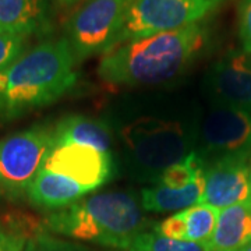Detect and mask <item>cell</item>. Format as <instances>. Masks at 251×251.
I'll list each match as a JSON object with an SVG mask.
<instances>
[{
	"instance_id": "cell-14",
	"label": "cell",
	"mask_w": 251,
	"mask_h": 251,
	"mask_svg": "<svg viewBox=\"0 0 251 251\" xmlns=\"http://www.w3.org/2000/svg\"><path fill=\"white\" fill-rule=\"evenodd\" d=\"M49 27L48 0H0V34L29 36Z\"/></svg>"
},
{
	"instance_id": "cell-15",
	"label": "cell",
	"mask_w": 251,
	"mask_h": 251,
	"mask_svg": "<svg viewBox=\"0 0 251 251\" xmlns=\"http://www.w3.org/2000/svg\"><path fill=\"white\" fill-rule=\"evenodd\" d=\"M251 243V200L221 209L211 251H240Z\"/></svg>"
},
{
	"instance_id": "cell-9",
	"label": "cell",
	"mask_w": 251,
	"mask_h": 251,
	"mask_svg": "<svg viewBox=\"0 0 251 251\" xmlns=\"http://www.w3.org/2000/svg\"><path fill=\"white\" fill-rule=\"evenodd\" d=\"M251 155H226L205 166V187L200 204L218 208L219 211L251 200Z\"/></svg>"
},
{
	"instance_id": "cell-12",
	"label": "cell",
	"mask_w": 251,
	"mask_h": 251,
	"mask_svg": "<svg viewBox=\"0 0 251 251\" xmlns=\"http://www.w3.org/2000/svg\"><path fill=\"white\" fill-rule=\"evenodd\" d=\"M219 212L215 206L196 204L163 219L153 230L173 240L209 243L215 232Z\"/></svg>"
},
{
	"instance_id": "cell-11",
	"label": "cell",
	"mask_w": 251,
	"mask_h": 251,
	"mask_svg": "<svg viewBox=\"0 0 251 251\" xmlns=\"http://www.w3.org/2000/svg\"><path fill=\"white\" fill-rule=\"evenodd\" d=\"M206 84L215 103L251 112V56L243 49L214 63Z\"/></svg>"
},
{
	"instance_id": "cell-28",
	"label": "cell",
	"mask_w": 251,
	"mask_h": 251,
	"mask_svg": "<svg viewBox=\"0 0 251 251\" xmlns=\"http://www.w3.org/2000/svg\"><path fill=\"white\" fill-rule=\"evenodd\" d=\"M250 56H251V54H250Z\"/></svg>"
},
{
	"instance_id": "cell-27",
	"label": "cell",
	"mask_w": 251,
	"mask_h": 251,
	"mask_svg": "<svg viewBox=\"0 0 251 251\" xmlns=\"http://www.w3.org/2000/svg\"><path fill=\"white\" fill-rule=\"evenodd\" d=\"M0 197H1V193H0Z\"/></svg>"
},
{
	"instance_id": "cell-13",
	"label": "cell",
	"mask_w": 251,
	"mask_h": 251,
	"mask_svg": "<svg viewBox=\"0 0 251 251\" xmlns=\"http://www.w3.org/2000/svg\"><path fill=\"white\" fill-rule=\"evenodd\" d=\"M90 188L56 172L42 168L28 188L31 204L45 209H62L90 194Z\"/></svg>"
},
{
	"instance_id": "cell-5",
	"label": "cell",
	"mask_w": 251,
	"mask_h": 251,
	"mask_svg": "<svg viewBox=\"0 0 251 251\" xmlns=\"http://www.w3.org/2000/svg\"><path fill=\"white\" fill-rule=\"evenodd\" d=\"M54 147L53 127L35 126L0 141L1 197H27L36 175Z\"/></svg>"
},
{
	"instance_id": "cell-18",
	"label": "cell",
	"mask_w": 251,
	"mask_h": 251,
	"mask_svg": "<svg viewBox=\"0 0 251 251\" xmlns=\"http://www.w3.org/2000/svg\"><path fill=\"white\" fill-rule=\"evenodd\" d=\"M205 161L200 156L197 151L187 155L184 159L169 166L155 181L168 188H184L188 184L202 176L205 172Z\"/></svg>"
},
{
	"instance_id": "cell-25",
	"label": "cell",
	"mask_w": 251,
	"mask_h": 251,
	"mask_svg": "<svg viewBox=\"0 0 251 251\" xmlns=\"http://www.w3.org/2000/svg\"><path fill=\"white\" fill-rule=\"evenodd\" d=\"M240 251H251V243H250V244H247V246H246L244 249H242Z\"/></svg>"
},
{
	"instance_id": "cell-20",
	"label": "cell",
	"mask_w": 251,
	"mask_h": 251,
	"mask_svg": "<svg viewBox=\"0 0 251 251\" xmlns=\"http://www.w3.org/2000/svg\"><path fill=\"white\" fill-rule=\"evenodd\" d=\"M24 251H91L82 246L57 239L52 234L36 233L28 239Z\"/></svg>"
},
{
	"instance_id": "cell-21",
	"label": "cell",
	"mask_w": 251,
	"mask_h": 251,
	"mask_svg": "<svg viewBox=\"0 0 251 251\" xmlns=\"http://www.w3.org/2000/svg\"><path fill=\"white\" fill-rule=\"evenodd\" d=\"M27 38L14 34H0V73L9 69L24 53Z\"/></svg>"
},
{
	"instance_id": "cell-7",
	"label": "cell",
	"mask_w": 251,
	"mask_h": 251,
	"mask_svg": "<svg viewBox=\"0 0 251 251\" xmlns=\"http://www.w3.org/2000/svg\"><path fill=\"white\" fill-rule=\"evenodd\" d=\"M133 0H87L73 14L66 29L75 62L109 52L123 27Z\"/></svg>"
},
{
	"instance_id": "cell-8",
	"label": "cell",
	"mask_w": 251,
	"mask_h": 251,
	"mask_svg": "<svg viewBox=\"0 0 251 251\" xmlns=\"http://www.w3.org/2000/svg\"><path fill=\"white\" fill-rule=\"evenodd\" d=\"M196 151L201 158L251 155V112L214 103L200 119Z\"/></svg>"
},
{
	"instance_id": "cell-3",
	"label": "cell",
	"mask_w": 251,
	"mask_h": 251,
	"mask_svg": "<svg viewBox=\"0 0 251 251\" xmlns=\"http://www.w3.org/2000/svg\"><path fill=\"white\" fill-rule=\"evenodd\" d=\"M198 123L177 113L137 115L119 122L116 133L131 176L155 184L169 166L197 150Z\"/></svg>"
},
{
	"instance_id": "cell-6",
	"label": "cell",
	"mask_w": 251,
	"mask_h": 251,
	"mask_svg": "<svg viewBox=\"0 0 251 251\" xmlns=\"http://www.w3.org/2000/svg\"><path fill=\"white\" fill-rule=\"evenodd\" d=\"M224 0H133L115 45L204 21ZM112 48V49H113Z\"/></svg>"
},
{
	"instance_id": "cell-4",
	"label": "cell",
	"mask_w": 251,
	"mask_h": 251,
	"mask_svg": "<svg viewBox=\"0 0 251 251\" xmlns=\"http://www.w3.org/2000/svg\"><path fill=\"white\" fill-rule=\"evenodd\" d=\"M141 208L133 194L98 193L53 211L46 218L45 226L70 239L128 250L148 226Z\"/></svg>"
},
{
	"instance_id": "cell-19",
	"label": "cell",
	"mask_w": 251,
	"mask_h": 251,
	"mask_svg": "<svg viewBox=\"0 0 251 251\" xmlns=\"http://www.w3.org/2000/svg\"><path fill=\"white\" fill-rule=\"evenodd\" d=\"M127 251H211V249L208 243L180 242L165 237L155 230H145Z\"/></svg>"
},
{
	"instance_id": "cell-22",
	"label": "cell",
	"mask_w": 251,
	"mask_h": 251,
	"mask_svg": "<svg viewBox=\"0 0 251 251\" xmlns=\"http://www.w3.org/2000/svg\"><path fill=\"white\" fill-rule=\"evenodd\" d=\"M29 237L20 227L0 225V251H24Z\"/></svg>"
},
{
	"instance_id": "cell-16",
	"label": "cell",
	"mask_w": 251,
	"mask_h": 251,
	"mask_svg": "<svg viewBox=\"0 0 251 251\" xmlns=\"http://www.w3.org/2000/svg\"><path fill=\"white\" fill-rule=\"evenodd\" d=\"M112 137L106 123L87 116L64 117L53 127L54 145L78 144L110 153Z\"/></svg>"
},
{
	"instance_id": "cell-2",
	"label": "cell",
	"mask_w": 251,
	"mask_h": 251,
	"mask_svg": "<svg viewBox=\"0 0 251 251\" xmlns=\"http://www.w3.org/2000/svg\"><path fill=\"white\" fill-rule=\"evenodd\" d=\"M75 57L66 36L46 39L0 73V119L50 105L77 81Z\"/></svg>"
},
{
	"instance_id": "cell-24",
	"label": "cell",
	"mask_w": 251,
	"mask_h": 251,
	"mask_svg": "<svg viewBox=\"0 0 251 251\" xmlns=\"http://www.w3.org/2000/svg\"><path fill=\"white\" fill-rule=\"evenodd\" d=\"M59 6H62V7H72L74 4H77L78 1L81 0H54Z\"/></svg>"
},
{
	"instance_id": "cell-23",
	"label": "cell",
	"mask_w": 251,
	"mask_h": 251,
	"mask_svg": "<svg viewBox=\"0 0 251 251\" xmlns=\"http://www.w3.org/2000/svg\"><path fill=\"white\" fill-rule=\"evenodd\" d=\"M239 38L243 50L251 54V0H242L239 4Z\"/></svg>"
},
{
	"instance_id": "cell-17",
	"label": "cell",
	"mask_w": 251,
	"mask_h": 251,
	"mask_svg": "<svg viewBox=\"0 0 251 251\" xmlns=\"http://www.w3.org/2000/svg\"><path fill=\"white\" fill-rule=\"evenodd\" d=\"M204 175L184 188H168L152 184L141 193V206L151 212H179L201 202L204 194Z\"/></svg>"
},
{
	"instance_id": "cell-1",
	"label": "cell",
	"mask_w": 251,
	"mask_h": 251,
	"mask_svg": "<svg viewBox=\"0 0 251 251\" xmlns=\"http://www.w3.org/2000/svg\"><path fill=\"white\" fill-rule=\"evenodd\" d=\"M209 31L204 21L176 31L125 42L102 54L98 75L113 85H156L184 73L204 50Z\"/></svg>"
},
{
	"instance_id": "cell-26",
	"label": "cell",
	"mask_w": 251,
	"mask_h": 251,
	"mask_svg": "<svg viewBox=\"0 0 251 251\" xmlns=\"http://www.w3.org/2000/svg\"><path fill=\"white\" fill-rule=\"evenodd\" d=\"M250 188H251V156H250Z\"/></svg>"
},
{
	"instance_id": "cell-10",
	"label": "cell",
	"mask_w": 251,
	"mask_h": 251,
	"mask_svg": "<svg viewBox=\"0 0 251 251\" xmlns=\"http://www.w3.org/2000/svg\"><path fill=\"white\" fill-rule=\"evenodd\" d=\"M44 168L74 180L91 191L105 184L115 169L112 153L78 144L54 145Z\"/></svg>"
}]
</instances>
